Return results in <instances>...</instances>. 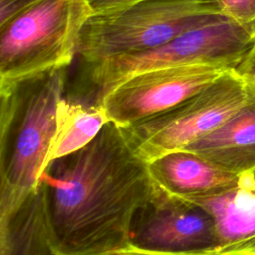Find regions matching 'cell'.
<instances>
[{"label":"cell","mask_w":255,"mask_h":255,"mask_svg":"<svg viewBox=\"0 0 255 255\" xmlns=\"http://www.w3.org/2000/svg\"><path fill=\"white\" fill-rule=\"evenodd\" d=\"M39 181L61 255H105L129 244L155 190L148 163L112 122L88 145L52 161Z\"/></svg>","instance_id":"6da1fadb"},{"label":"cell","mask_w":255,"mask_h":255,"mask_svg":"<svg viewBox=\"0 0 255 255\" xmlns=\"http://www.w3.org/2000/svg\"><path fill=\"white\" fill-rule=\"evenodd\" d=\"M67 69L0 85V212L39 183L65 97Z\"/></svg>","instance_id":"7a4b0ae2"},{"label":"cell","mask_w":255,"mask_h":255,"mask_svg":"<svg viewBox=\"0 0 255 255\" xmlns=\"http://www.w3.org/2000/svg\"><path fill=\"white\" fill-rule=\"evenodd\" d=\"M254 42L255 24L242 25L221 14L153 49L82 63L81 74L73 87L66 88L65 98L101 106L115 87L145 71L197 64L235 69Z\"/></svg>","instance_id":"3957f363"},{"label":"cell","mask_w":255,"mask_h":255,"mask_svg":"<svg viewBox=\"0 0 255 255\" xmlns=\"http://www.w3.org/2000/svg\"><path fill=\"white\" fill-rule=\"evenodd\" d=\"M93 14L89 0H35L0 25V85L67 69Z\"/></svg>","instance_id":"277c9868"},{"label":"cell","mask_w":255,"mask_h":255,"mask_svg":"<svg viewBox=\"0 0 255 255\" xmlns=\"http://www.w3.org/2000/svg\"><path fill=\"white\" fill-rule=\"evenodd\" d=\"M221 14L215 0H142L96 13L82 30L77 56L91 63L150 50Z\"/></svg>","instance_id":"5b68a950"},{"label":"cell","mask_w":255,"mask_h":255,"mask_svg":"<svg viewBox=\"0 0 255 255\" xmlns=\"http://www.w3.org/2000/svg\"><path fill=\"white\" fill-rule=\"evenodd\" d=\"M248 89L231 69L210 86L153 117L121 127L132 150L147 163L209 134L247 102Z\"/></svg>","instance_id":"8992f818"},{"label":"cell","mask_w":255,"mask_h":255,"mask_svg":"<svg viewBox=\"0 0 255 255\" xmlns=\"http://www.w3.org/2000/svg\"><path fill=\"white\" fill-rule=\"evenodd\" d=\"M231 69L185 65L136 74L103 99L109 122L125 127L161 114L198 94Z\"/></svg>","instance_id":"52a82bcc"},{"label":"cell","mask_w":255,"mask_h":255,"mask_svg":"<svg viewBox=\"0 0 255 255\" xmlns=\"http://www.w3.org/2000/svg\"><path fill=\"white\" fill-rule=\"evenodd\" d=\"M130 243L144 249L190 252L220 246L212 216L197 204L155 190L135 217Z\"/></svg>","instance_id":"ba28073f"},{"label":"cell","mask_w":255,"mask_h":255,"mask_svg":"<svg viewBox=\"0 0 255 255\" xmlns=\"http://www.w3.org/2000/svg\"><path fill=\"white\" fill-rule=\"evenodd\" d=\"M154 184L166 193L192 201L229 189L241 175L189 150L168 152L148 162Z\"/></svg>","instance_id":"9c48e42d"},{"label":"cell","mask_w":255,"mask_h":255,"mask_svg":"<svg viewBox=\"0 0 255 255\" xmlns=\"http://www.w3.org/2000/svg\"><path fill=\"white\" fill-rule=\"evenodd\" d=\"M0 255H61L41 181L17 205L0 212Z\"/></svg>","instance_id":"30bf717a"},{"label":"cell","mask_w":255,"mask_h":255,"mask_svg":"<svg viewBox=\"0 0 255 255\" xmlns=\"http://www.w3.org/2000/svg\"><path fill=\"white\" fill-rule=\"evenodd\" d=\"M248 89V88H247ZM218 128L185 148L241 175L255 170V92Z\"/></svg>","instance_id":"8fae6325"},{"label":"cell","mask_w":255,"mask_h":255,"mask_svg":"<svg viewBox=\"0 0 255 255\" xmlns=\"http://www.w3.org/2000/svg\"><path fill=\"white\" fill-rule=\"evenodd\" d=\"M189 202L199 205L212 216L220 246L255 247V181L252 172L241 174L239 183L229 189Z\"/></svg>","instance_id":"7c38bea8"},{"label":"cell","mask_w":255,"mask_h":255,"mask_svg":"<svg viewBox=\"0 0 255 255\" xmlns=\"http://www.w3.org/2000/svg\"><path fill=\"white\" fill-rule=\"evenodd\" d=\"M108 122V116L102 106H86L64 97L58 106L57 128L47 156L46 167L52 161L88 145Z\"/></svg>","instance_id":"4fadbf2b"},{"label":"cell","mask_w":255,"mask_h":255,"mask_svg":"<svg viewBox=\"0 0 255 255\" xmlns=\"http://www.w3.org/2000/svg\"><path fill=\"white\" fill-rule=\"evenodd\" d=\"M105 255H255V247L217 246L210 249L190 252L156 251L137 247L131 243Z\"/></svg>","instance_id":"5bb4252c"},{"label":"cell","mask_w":255,"mask_h":255,"mask_svg":"<svg viewBox=\"0 0 255 255\" xmlns=\"http://www.w3.org/2000/svg\"><path fill=\"white\" fill-rule=\"evenodd\" d=\"M219 10L242 25L255 24V0H215Z\"/></svg>","instance_id":"9a60e30c"},{"label":"cell","mask_w":255,"mask_h":255,"mask_svg":"<svg viewBox=\"0 0 255 255\" xmlns=\"http://www.w3.org/2000/svg\"><path fill=\"white\" fill-rule=\"evenodd\" d=\"M234 71L244 81L247 88L255 92V42Z\"/></svg>","instance_id":"2e32d148"},{"label":"cell","mask_w":255,"mask_h":255,"mask_svg":"<svg viewBox=\"0 0 255 255\" xmlns=\"http://www.w3.org/2000/svg\"><path fill=\"white\" fill-rule=\"evenodd\" d=\"M35 0H0V25L28 7Z\"/></svg>","instance_id":"e0dca14e"},{"label":"cell","mask_w":255,"mask_h":255,"mask_svg":"<svg viewBox=\"0 0 255 255\" xmlns=\"http://www.w3.org/2000/svg\"><path fill=\"white\" fill-rule=\"evenodd\" d=\"M142 0H89L94 14L106 13L128 7Z\"/></svg>","instance_id":"ac0fdd59"},{"label":"cell","mask_w":255,"mask_h":255,"mask_svg":"<svg viewBox=\"0 0 255 255\" xmlns=\"http://www.w3.org/2000/svg\"><path fill=\"white\" fill-rule=\"evenodd\" d=\"M252 175H253V178H254V181H255V170L252 172Z\"/></svg>","instance_id":"d6986e66"}]
</instances>
